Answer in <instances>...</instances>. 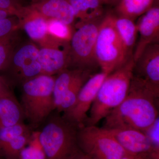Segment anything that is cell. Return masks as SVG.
<instances>
[{
	"label": "cell",
	"mask_w": 159,
	"mask_h": 159,
	"mask_svg": "<svg viewBox=\"0 0 159 159\" xmlns=\"http://www.w3.org/2000/svg\"><path fill=\"white\" fill-rule=\"evenodd\" d=\"M19 159H46L45 154L39 142L37 135H32L28 144L20 153Z\"/></svg>",
	"instance_id": "25"
},
{
	"label": "cell",
	"mask_w": 159,
	"mask_h": 159,
	"mask_svg": "<svg viewBox=\"0 0 159 159\" xmlns=\"http://www.w3.org/2000/svg\"><path fill=\"white\" fill-rule=\"evenodd\" d=\"M31 129L24 122L9 127L0 128V152L14 138L31 131Z\"/></svg>",
	"instance_id": "23"
},
{
	"label": "cell",
	"mask_w": 159,
	"mask_h": 159,
	"mask_svg": "<svg viewBox=\"0 0 159 159\" xmlns=\"http://www.w3.org/2000/svg\"><path fill=\"white\" fill-rule=\"evenodd\" d=\"M133 58L108 74L100 86L84 125H96L127 96L134 66Z\"/></svg>",
	"instance_id": "2"
},
{
	"label": "cell",
	"mask_w": 159,
	"mask_h": 159,
	"mask_svg": "<svg viewBox=\"0 0 159 159\" xmlns=\"http://www.w3.org/2000/svg\"><path fill=\"white\" fill-rule=\"evenodd\" d=\"M157 99L142 91L129 89L122 103L104 118L103 128L143 131L159 117L155 104Z\"/></svg>",
	"instance_id": "1"
},
{
	"label": "cell",
	"mask_w": 159,
	"mask_h": 159,
	"mask_svg": "<svg viewBox=\"0 0 159 159\" xmlns=\"http://www.w3.org/2000/svg\"><path fill=\"white\" fill-rule=\"evenodd\" d=\"M121 0H109L110 3H116L118 4Z\"/></svg>",
	"instance_id": "35"
},
{
	"label": "cell",
	"mask_w": 159,
	"mask_h": 159,
	"mask_svg": "<svg viewBox=\"0 0 159 159\" xmlns=\"http://www.w3.org/2000/svg\"><path fill=\"white\" fill-rule=\"evenodd\" d=\"M39 1V0H31V3H33L34 2H38V1Z\"/></svg>",
	"instance_id": "36"
},
{
	"label": "cell",
	"mask_w": 159,
	"mask_h": 159,
	"mask_svg": "<svg viewBox=\"0 0 159 159\" xmlns=\"http://www.w3.org/2000/svg\"><path fill=\"white\" fill-rule=\"evenodd\" d=\"M0 9L8 11L20 21L26 14L27 6H21L15 0H0Z\"/></svg>",
	"instance_id": "28"
},
{
	"label": "cell",
	"mask_w": 159,
	"mask_h": 159,
	"mask_svg": "<svg viewBox=\"0 0 159 159\" xmlns=\"http://www.w3.org/2000/svg\"><path fill=\"white\" fill-rule=\"evenodd\" d=\"M147 137L152 149L157 156H159V117L143 131Z\"/></svg>",
	"instance_id": "29"
},
{
	"label": "cell",
	"mask_w": 159,
	"mask_h": 159,
	"mask_svg": "<svg viewBox=\"0 0 159 159\" xmlns=\"http://www.w3.org/2000/svg\"><path fill=\"white\" fill-rule=\"evenodd\" d=\"M11 16H14L11 15L8 11L0 9V20L4 19L7 18L11 17Z\"/></svg>",
	"instance_id": "32"
},
{
	"label": "cell",
	"mask_w": 159,
	"mask_h": 159,
	"mask_svg": "<svg viewBox=\"0 0 159 159\" xmlns=\"http://www.w3.org/2000/svg\"><path fill=\"white\" fill-rule=\"evenodd\" d=\"M55 76L41 74L21 86V106L31 128H37L55 110L53 90Z\"/></svg>",
	"instance_id": "4"
},
{
	"label": "cell",
	"mask_w": 159,
	"mask_h": 159,
	"mask_svg": "<svg viewBox=\"0 0 159 159\" xmlns=\"http://www.w3.org/2000/svg\"><path fill=\"white\" fill-rule=\"evenodd\" d=\"M100 2L104 5L105 4H109L110 3L109 0H99Z\"/></svg>",
	"instance_id": "34"
},
{
	"label": "cell",
	"mask_w": 159,
	"mask_h": 159,
	"mask_svg": "<svg viewBox=\"0 0 159 159\" xmlns=\"http://www.w3.org/2000/svg\"><path fill=\"white\" fill-rule=\"evenodd\" d=\"M70 4L77 22L74 28L104 16L103 5L99 0H68Z\"/></svg>",
	"instance_id": "17"
},
{
	"label": "cell",
	"mask_w": 159,
	"mask_h": 159,
	"mask_svg": "<svg viewBox=\"0 0 159 159\" xmlns=\"http://www.w3.org/2000/svg\"><path fill=\"white\" fill-rule=\"evenodd\" d=\"M107 129L126 153L142 159H159L142 131L131 129Z\"/></svg>",
	"instance_id": "12"
},
{
	"label": "cell",
	"mask_w": 159,
	"mask_h": 159,
	"mask_svg": "<svg viewBox=\"0 0 159 159\" xmlns=\"http://www.w3.org/2000/svg\"><path fill=\"white\" fill-rule=\"evenodd\" d=\"M115 14L104 16L99 25L95 54L101 71L109 74L131 58L128 57L115 24ZM133 58V57H132Z\"/></svg>",
	"instance_id": "5"
},
{
	"label": "cell",
	"mask_w": 159,
	"mask_h": 159,
	"mask_svg": "<svg viewBox=\"0 0 159 159\" xmlns=\"http://www.w3.org/2000/svg\"><path fill=\"white\" fill-rule=\"evenodd\" d=\"M25 119L20 103L10 89L0 96V128L23 123Z\"/></svg>",
	"instance_id": "15"
},
{
	"label": "cell",
	"mask_w": 159,
	"mask_h": 159,
	"mask_svg": "<svg viewBox=\"0 0 159 159\" xmlns=\"http://www.w3.org/2000/svg\"><path fill=\"white\" fill-rule=\"evenodd\" d=\"M9 89L8 81L0 77V96Z\"/></svg>",
	"instance_id": "30"
},
{
	"label": "cell",
	"mask_w": 159,
	"mask_h": 159,
	"mask_svg": "<svg viewBox=\"0 0 159 159\" xmlns=\"http://www.w3.org/2000/svg\"><path fill=\"white\" fill-rule=\"evenodd\" d=\"M102 18L75 28L70 42V69L93 70L95 67L98 66L95 48L99 25Z\"/></svg>",
	"instance_id": "7"
},
{
	"label": "cell",
	"mask_w": 159,
	"mask_h": 159,
	"mask_svg": "<svg viewBox=\"0 0 159 159\" xmlns=\"http://www.w3.org/2000/svg\"><path fill=\"white\" fill-rule=\"evenodd\" d=\"M78 147L93 159H121L125 152L110 132L96 125H84L78 129Z\"/></svg>",
	"instance_id": "6"
},
{
	"label": "cell",
	"mask_w": 159,
	"mask_h": 159,
	"mask_svg": "<svg viewBox=\"0 0 159 159\" xmlns=\"http://www.w3.org/2000/svg\"><path fill=\"white\" fill-rule=\"evenodd\" d=\"M48 31L52 36L59 39L70 42L75 29L73 26L69 25L55 20H48Z\"/></svg>",
	"instance_id": "24"
},
{
	"label": "cell",
	"mask_w": 159,
	"mask_h": 159,
	"mask_svg": "<svg viewBox=\"0 0 159 159\" xmlns=\"http://www.w3.org/2000/svg\"><path fill=\"white\" fill-rule=\"evenodd\" d=\"M32 131L16 137L9 142L0 152V156L6 159H19L20 153L29 144L32 138Z\"/></svg>",
	"instance_id": "22"
},
{
	"label": "cell",
	"mask_w": 159,
	"mask_h": 159,
	"mask_svg": "<svg viewBox=\"0 0 159 159\" xmlns=\"http://www.w3.org/2000/svg\"><path fill=\"white\" fill-rule=\"evenodd\" d=\"M158 0H121L117 4V15L134 21L157 4Z\"/></svg>",
	"instance_id": "20"
},
{
	"label": "cell",
	"mask_w": 159,
	"mask_h": 159,
	"mask_svg": "<svg viewBox=\"0 0 159 159\" xmlns=\"http://www.w3.org/2000/svg\"><path fill=\"white\" fill-rule=\"evenodd\" d=\"M121 159H142L138 157L134 156L133 155L125 152V154L122 156Z\"/></svg>",
	"instance_id": "33"
},
{
	"label": "cell",
	"mask_w": 159,
	"mask_h": 159,
	"mask_svg": "<svg viewBox=\"0 0 159 159\" xmlns=\"http://www.w3.org/2000/svg\"><path fill=\"white\" fill-rule=\"evenodd\" d=\"M20 29H23L32 40L42 45L48 39V20L27 6L25 17L20 21Z\"/></svg>",
	"instance_id": "16"
},
{
	"label": "cell",
	"mask_w": 159,
	"mask_h": 159,
	"mask_svg": "<svg viewBox=\"0 0 159 159\" xmlns=\"http://www.w3.org/2000/svg\"><path fill=\"white\" fill-rule=\"evenodd\" d=\"M89 70H90L66 69L55 76L53 90L55 110H57L59 107L63 97L70 86L84 73Z\"/></svg>",
	"instance_id": "19"
},
{
	"label": "cell",
	"mask_w": 159,
	"mask_h": 159,
	"mask_svg": "<svg viewBox=\"0 0 159 159\" xmlns=\"http://www.w3.org/2000/svg\"><path fill=\"white\" fill-rule=\"evenodd\" d=\"M19 29V20L15 16L0 20V42L14 36Z\"/></svg>",
	"instance_id": "27"
},
{
	"label": "cell",
	"mask_w": 159,
	"mask_h": 159,
	"mask_svg": "<svg viewBox=\"0 0 159 159\" xmlns=\"http://www.w3.org/2000/svg\"><path fill=\"white\" fill-rule=\"evenodd\" d=\"M52 113L37 133L39 142L46 159H72L80 150L78 128L57 112Z\"/></svg>",
	"instance_id": "3"
},
{
	"label": "cell",
	"mask_w": 159,
	"mask_h": 159,
	"mask_svg": "<svg viewBox=\"0 0 159 159\" xmlns=\"http://www.w3.org/2000/svg\"><path fill=\"white\" fill-rule=\"evenodd\" d=\"M19 42L16 34L9 39L0 42V70L6 68L13 50Z\"/></svg>",
	"instance_id": "26"
},
{
	"label": "cell",
	"mask_w": 159,
	"mask_h": 159,
	"mask_svg": "<svg viewBox=\"0 0 159 159\" xmlns=\"http://www.w3.org/2000/svg\"><path fill=\"white\" fill-rule=\"evenodd\" d=\"M72 159H93L89 156L83 152L80 149L79 151L75 154L74 157Z\"/></svg>",
	"instance_id": "31"
},
{
	"label": "cell",
	"mask_w": 159,
	"mask_h": 159,
	"mask_svg": "<svg viewBox=\"0 0 159 159\" xmlns=\"http://www.w3.org/2000/svg\"><path fill=\"white\" fill-rule=\"evenodd\" d=\"M70 42L55 38L51 44L39 48L38 61L42 74L54 76L70 69Z\"/></svg>",
	"instance_id": "11"
},
{
	"label": "cell",
	"mask_w": 159,
	"mask_h": 159,
	"mask_svg": "<svg viewBox=\"0 0 159 159\" xmlns=\"http://www.w3.org/2000/svg\"><path fill=\"white\" fill-rule=\"evenodd\" d=\"M136 25L139 38L134 51L133 57L134 62L148 46L159 43L158 4H156L141 16Z\"/></svg>",
	"instance_id": "13"
},
{
	"label": "cell",
	"mask_w": 159,
	"mask_h": 159,
	"mask_svg": "<svg viewBox=\"0 0 159 159\" xmlns=\"http://www.w3.org/2000/svg\"><path fill=\"white\" fill-rule=\"evenodd\" d=\"M115 24L126 54L129 58H132L136 45L138 33L136 24L128 18L115 15Z\"/></svg>",
	"instance_id": "18"
},
{
	"label": "cell",
	"mask_w": 159,
	"mask_h": 159,
	"mask_svg": "<svg viewBox=\"0 0 159 159\" xmlns=\"http://www.w3.org/2000/svg\"><path fill=\"white\" fill-rule=\"evenodd\" d=\"M93 71L89 70L86 71L70 86L63 97L60 105L56 110L57 113H64L74 105L80 91L84 83L92 76Z\"/></svg>",
	"instance_id": "21"
},
{
	"label": "cell",
	"mask_w": 159,
	"mask_h": 159,
	"mask_svg": "<svg viewBox=\"0 0 159 159\" xmlns=\"http://www.w3.org/2000/svg\"><path fill=\"white\" fill-rule=\"evenodd\" d=\"M29 7L47 20H55L74 26L75 17L68 0H40Z\"/></svg>",
	"instance_id": "14"
},
{
	"label": "cell",
	"mask_w": 159,
	"mask_h": 159,
	"mask_svg": "<svg viewBox=\"0 0 159 159\" xmlns=\"http://www.w3.org/2000/svg\"><path fill=\"white\" fill-rule=\"evenodd\" d=\"M39 48L32 42H19L6 66L10 82L21 84L26 80L42 74L38 61Z\"/></svg>",
	"instance_id": "9"
},
{
	"label": "cell",
	"mask_w": 159,
	"mask_h": 159,
	"mask_svg": "<svg viewBox=\"0 0 159 159\" xmlns=\"http://www.w3.org/2000/svg\"><path fill=\"white\" fill-rule=\"evenodd\" d=\"M131 89L159 96V43L148 46L134 61Z\"/></svg>",
	"instance_id": "8"
},
{
	"label": "cell",
	"mask_w": 159,
	"mask_h": 159,
	"mask_svg": "<svg viewBox=\"0 0 159 159\" xmlns=\"http://www.w3.org/2000/svg\"><path fill=\"white\" fill-rule=\"evenodd\" d=\"M108 74L102 71L92 75L83 85L74 105L62 116L79 129L84 126L87 114L97 97L100 86Z\"/></svg>",
	"instance_id": "10"
}]
</instances>
